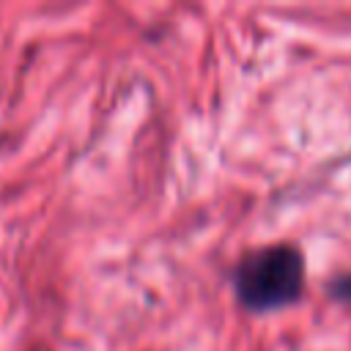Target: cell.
Masks as SVG:
<instances>
[{"label":"cell","mask_w":351,"mask_h":351,"mask_svg":"<svg viewBox=\"0 0 351 351\" xmlns=\"http://www.w3.org/2000/svg\"><path fill=\"white\" fill-rule=\"evenodd\" d=\"M236 299L252 313L293 304L304 291V255L293 244H266L241 255L230 271Z\"/></svg>","instance_id":"obj_1"},{"label":"cell","mask_w":351,"mask_h":351,"mask_svg":"<svg viewBox=\"0 0 351 351\" xmlns=\"http://www.w3.org/2000/svg\"><path fill=\"white\" fill-rule=\"evenodd\" d=\"M329 293L340 302H348L351 304V274H340V277H332L329 280Z\"/></svg>","instance_id":"obj_2"}]
</instances>
